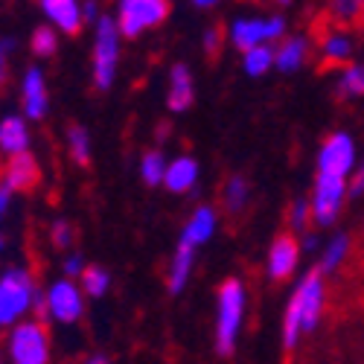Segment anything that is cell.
<instances>
[{
	"instance_id": "1f68e13d",
	"label": "cell",
	"mask_w": 364,
	"mask_h": 364,
	"mask_svg": "<svg viewBox=\"0 0 364 364\" xmlns=\"http://www.w3.org/2000/svg\"><path fill=\"white\" fill-rule=\"evenodd\" d=\"M361 196H364V158H358V166L350 175V198H361Z\"/></svg>"
},
{
	"instance_id": "4fadbf2b",
	"label": "cell",
	"mask_w": 364,
	"mask_h": 364,
	"mask_svg": "<svg viewBox=\"0 0 364 364\" xmlns=\"http://www.w3.org/2000/svg\"><path fill=\"white\" fill-rule=\"evenodd\" d=\"M41 12L50 18L53 26L62 29V33H68V36H79L82 33L85 15H82V6L76 4V0H44Z\"/></svg>"
},
{
	"instance_id": "9c48e42d",
	"label": "cell",
	"mask_w": 364,
	"mask_h": 364,
	"mask_svg": "<svg viewBox=\"0 0 364 364\" xmlns=\"http://www.w3.org/2000/svg\"><path fill=\"white\" fill-rule=\"evenodd\" d=\"M358 166L355 158V140L347 132L329 134L321 149H318V175H332V178H347Z\"/></svg>"
},
{
	"instance_id": "52a82bcc",
	"label": "cell",
	"mask_w": 364,
	"mask_h": 364,
	"mask_svg": "<svg viewBox=\"0 0 364 364\" xmlns=\"http://www.w3.org/2000/svg\"><path fill=\"white\" fill-rule=\"evenodd\" d=\"M286 33V21L280 15H265V18H239L230 26V41L236 50L248 53L257 47H268V41H277Z\"/></svg>"
},
{
	"instance_id": "7c38bea8",
	"label": "cell",
	"mask_w": 364,
	"mask_h": 364,
	"mask_svg": "<svg viewBox=\"0 0 364 364\" xmlns=\"http://www.w3.org/2000/svg\"><path fill=\"white\" fill-rule=\"evenodd\" d=\"M38 178H41V169H38L36 158L29 155V151H23V155L9 158L6 169H4V187H9L12 193H29V190H36Z\"/></svg>"
},
{
	"instance_id": "e0dca14e",
	"label": "cell",
	"mask_w": 364,
	"mask_h": 364,
	"mask_svg": "<svg viewBox=\"0 0 364 364\" xmlns=\"http://www.w3.org/2000/svg\"><path fill=\"white\" fill-rule=\"evenodd\" d=\"M196 181H198V164L187 155H181L169 164L166 178H164V187L169 193H193L196 190Z\"/></svg>"
},
{
	"instance_id": "30bf717a",
	"label": "cell",
	"mask_w": 364,
	"mask_h": 364,
	"mask_svg": "<svg viewBox=\"0 0 364 364\" xmlns=\"http://www.w3.org/2000/svg\"><path fill=\"white\" fill-rule=\"evenodd\" d=\"M50 315L62 323H76L85 312V291L73 280H58L47 289Z\"/></svg>"
},
{
	"instance_id": "ab89813d",
	"label": "cell",
	"mask_w": 364,
	"mask_h": 364,
	"mask_svg": "<svg viewBox=\"0 0 364 364\" xmlns=\"http://www.w3.org/2000/svg\"><path fill=\"white\" fill-rule=\"evenodd\" d=\"M315 248H318V236L306 233V239H303V251H315Z\"/></svg>"
},
{
	"instance_id": "b9f144b4",
	"label": "cell",
	"mask_w": 364,
	"mask_h": 364,
	"mask_svg": "<svg viewBox=\"0 0 364 364\" xmlns=\"http://www.w3.org/2000/svg\"><path fill=\"white\" fill-rule=\"evenodd\" d=\"M87 364H108L102 355H94V358H87Z\"/></svg>"
},
{
	"instance_id": "277c9868",
	"label": "cell",
	"mask_w": 364,
	"mask_h": 364,
	"mask_svg": "<svg viewBox=\"0 0 364 364\" xmlns=\"http://www.w3.org/2000/svg\"><path fill=\"white\" fill-rule=\"evenodd\" d=\"M33 300H36L33 277L21 268H9L0 277V326L15 323L26 309H33Z\"/></svg>"
},
{
	"instance_id": "d6a6232c",
	"label": "cell",
	"mask_w": 364,
	"mask_h": 364,
	"mask_svg": "<svg viewBox=\"0 0 364 364\" xmlns=\"http://www.w3.org/2000/svg\"><path fill=\"white\" fill-rule=\"evenodd\" d=\"M33 312H36V321L47 326V318H53V315H50V303H47V294L36 291V300H33Z\"/></svg>"
},
{
	"instance_id": "2e32d148",
	"label": "cell",
	"mask_w": 364,
	"mask_h": 364,
	"mask_svg": "<svg viewBox=\"0 0 364 364\" xmlns=\"http://www.w3.org/2000/svg\"><path fill=\"white\" fill-rule=\"evenodd\" d=\"M213 230H216V210L213 207H198L190 216L184 233H181V242L190 245V248H201L204 242H210Z\"/></svg>"
},
{
	"instance_id": "836d02e7",
	"label": "cell",
	"mask_w": 364,
	"mask_h": 364,
	"mask_svg": "<svg viewBox=\"0 0 364 364\" xmlns=\"http://www.w3.org/2000/svg\"><path fill=\"white\" fill-rule=\"evenodd\" d=\"M9 50H12V38H0V85L9 76Z\"/></svg>"
},
{
	"instance_id": "f35d334b",
	"label": "cell",
	"mask_w": 364,
	"mask_h": 364,
	"mask_svg": "<svg viewBox=\"0 0 364 364\" xmlns=\"http://www.w3.org/2000/svg\"><path fill=\"white\" fill-rule=\"evenodd\" d=\"M9 196H12V190L0 184V216L6 213V207H9Z\"/></svg>"
},
{
	"instance_id": "603a6c76",
	"label": "cell",
	"mask_w": 364,
	"mask_h": 364,
	"mask_svg": "<svg viewBox=\"0 0 364 364\" xmlns=\"http://www.w3.org/2000/svg\"><path fill=\"white\" fill-rule=\"evenodd\" d=\"M338 100H355L364 97V65H347L336 82Z\"/></svg>"
},
{
	"instance_id": "44dd1931",
	"label": "cell",
	"mask_w": 364,
	"mask_h": 364,
	"mask_svg": "<svg viewBox=\"0 0 364 364\" xmlns=\"http://www.w3.org/2000/svg\"><path fill=\"white\" fill-rule=\"evenodd\" d=\"M321 58L326 68H347V62L353 58V38L347 33H326L321 38Z\"/></svg>"
},
{
	"instance_id": "7402d4cb",
	"label": "cell",
	"mask_w": 364,
	"mask_h": 364,
	"mask_svg": "<svg viewBox=\"0 0 364 364\" xmlns=\"http://www.w3.org/2000/svg\"><path fill=\"white\" fill-rule=\"evenodd\" d=\"M350 251H353V239L347 233H336L326 242V248L321 254V262H318V271L321 274H332V271H338L344 265V259L350 257Z\"/></svg>"
},
{
	"instance_id": "ba28073f",
	"label": "cell",
	"mask_w": 364,
	"mask_h": 364,
	"mask_svg": "<svg viewBox=\"0 0 364 364\" xmlns=\"http://www.w3.org/2000/svg\"><path fill=\"white\" fill-rule=\"evenodd\" d=\"M350 196V184L347 178H332V175H318L315 187H312V219L321 228H329L338 219L344 198Z\"/></svg>"
},
{
	"instance_id": "d4e9b609",
	"label": "cell",
	"mask_w": 364,
	"mask_h": 364,
	"mask_svg": "<svg viewBox=\"0 0 364 364\" xmlns=\"http://www.w3.org/2000/svg\"><path fill=\"white\" fill-rule=\"evenodd\" d=\"M248 193H251V187H248V181L242 178V175L228 178L225 193H222V201H225V210H228V213H239V210L248 204Z\"/></svg>"
},
{
	"instance_id": "83f0119b",
	"label": "cell",
	"mask_w": 364,
	"mask_h": 364,
	"mask_svg": "<svg viewBox=\"0 0 364 364\" xmlns=\"http://www.w3.org/2000/svg\"><path fill=\"white\" fill-rule=\"evenodd\" d=\"M68 151H70V158L79 166H87V161H90V140H87V132L82 126H70L68 129Z\"/></svg>"
},
{
	"instance_id": "3957f363",
	"label": "cell",
	"mask_w": 364,
	"mask_h": 364,
	"mask_svg": "<svg viewBox=\"0 0 364 364\" xmlns=\"http://www.w3.org/2000/svg\"><path fill=\"white\" fill-rule=\"evenodd\" d=\"M119 62V26L114 18H100L97 38H94V85L100 90H108L117 76Z\"/></svg>"
},
{
	"instance_id": "e575fe53",
	"label": "cell",
	"mask_w": 364,
	"mask_h": 364,
	"mask_svg": "<svg viewBox=\"0 0 364 364\" xmlns=\"http://www.w3.org/2000/svg\"><path fill=\"white\" fill-rule=\"evenodd\" d=\"M219 44H222V29L213 26V29H207V36H204V50L210 55H216L219 53Z\"/></svg>"
},
{
	"instance_id": "5b68a950",
	"label": "cell",
	"mask_w": 364,
	"mask_h": 364,
	"mask_svg": "<svg viewBox=\"0 0 364 364\" xmlns=\"http://www.w3.org/2000/svg\"><path fill=\"white\" fill-rule=\"evenodd\" d=\"M12 364H47L50 361V332L38 321H23L9 336Z\"/></svg>"
},
{
	"instance_id": "ffe728a7",
	"label": "cell",
	"mask_w": 364,
	"mask_h": 364,
	"mask_svg": "<svg viewBox=\"0 0 364 364\" xmlns=\"http://www.w3.org/2000/svg\"><path fill=\"white\" fill-rule=\"evenodd\" d=\"M26 143H29V132H26V123L21 117H4L0 119V151L6 155H23L26 151Z\"/></svg>"
},
{
	"instance_id": "60d3db41",
	"label": "cell",
	"mask_w": 364,
	"mask_h": 364,
	"mask_svg": "<svg viewBox=\"0 0 364 364\" xmlns=\"http://www.w3.org/2000/svg\"><path fill=\"white\" fill-rule=\"evenodd\" d=\"M213 0H196V9H213Z\"/></svg>"
},
{
	"instance_id": "ac0fdd59",
	"label": "cell",
	"mask_w": 364,
	"mask_h": 364,
	"mask_svg": "<svg viewBox=\"0 0 364 364\" xmlns=\"http://www.w3.org/2000/svg\"><path fill=\"white\" fill-rule=\"evenodd\" d=\"M306 55H309V41L303 38V36H291V38H286V41L274 50V68H277L280 73H294V70L303 68Z\"/></svg>"
},
{
	"instance_id": "8fae6325",
	"label": "cell",
	"mask_w": 364,
	"mask_h": 364,
	"mask_svg": "<svg viewBox=\"0 0 364 364\" xmlns=\"http://www.w3.org/2000/svg\"><path fill=\"white\" fill-rule=\"evenodd\" d=\"M300 262V242L294 233H280L268 248V277L271 280H289Z\"/></svg>"
},
{
	"instance_id": "9a60e30c",
	"label": "cell",
	"mask_w": 364,
	"mask_h": 364,
	"mask_svg": "<svg viewBox=\"0 0 364 364\" xmlns=\"http://www.w3.org/2000/svg\"><path fill=\"white\" fill-rule=\"evenodd\" d=\"M169 111L181 114L193 105V73L187 65H175L169 73V97H166Z\"/></svg>"
},
{
	"instance_id": "74e56055",
	"label": "cell",
	"mask_w": 364,
	"mask_h": 364,
	"mask_svg": "<svg viewBox=\"0 0 364 364\" xmlns=\"http://www.w3.org/2000/svg\"><path fill=\"white\" fill-rule=\"evenodd\" d=\"M82 15H85V21H97V23H100V18H102L97 4H85V6H82Z\"/></svg>"
},
{
	"instance_id": "8d00e7d4",
	"label": "cell",
	"mask_w": 364,
	"mask_h": 364,
	"mask_svg": "<svg viewBox=\"0 0 364 364\" xmlns=\"http://www.w3.org/2000/svg\"><path fill=\"white\" fill-rule=\"evenodd\" d=\"M332 12L344 15L341 21H355L353 15H358V12H361V4H336V6H332Z\"/></svg>"
},
{
	"instance_id": "7a4b0ae2",
	"label": "cell",
	"mask_w": 364,
	"mask_h": 364,
	"mask_svg": "<svg viewBox=\"0 0 364 364\" xmlns=\"http://www.w3.org/2000/svg\"><path fill=\"white\" fill-rule=\"evenodd\" d=\"M242 321H245V286L236 277H228L216 291V350L219 355H230L236 350Z\"/></svg>"
},
{
	"instance_id": "5bb4252c",
	"label": "cell",
	"mask_w": 364,
	"mask_h": 364,
	"mask_svg": "<svg viewBox=\"0 0 364 364\" xmlns=\"http://www.w3.org/2000/svg\"><path fill=\"white\" fill-rule=\"evenodd\" d=\"M21 97H23V114L29 119H41L47 114V85H44V73L38 68H29L23 73V87H21Z\"/></svg>"
},
{
	"instance_id": "f1b7e54d",
	"label": "cell",
	"mask_w": 364,
	"mask_h": 364,
	"mask_svg": "<svg viewBox=\"0 0 364 364\" xmlns=\"http://www.w3.org/2000/svg\"><path fill=\"white\" fill-rule=\"evenodd\" d=\"M29 47H33V53H36V55H41V58L53 55V53H55V47H58L55 26H47V23L36 26V33H33V41H29Z\"/></svg>"
},
{
	"instance_id": "484cf974",
	"label": "cell",
	"mask_w": 364,
	"mask_h": 364,
	"mask_svg": "<svg viewBox=\"0 0 364 364\" xmlns=\"http://www.w3.org/2000/svg\"><path fill=\"white\" fill-rule=\"evenodd\" d=\"M242 68H245L248 76H265L271 68H274V50L257 47V50L242 53Z\"/></svg>"
},
{
	"instance_id": "7bdbcfd3",
	"label": "cell",
	"mask_w": 364,
	"mask_h": 364,
	"mask_svg": "<svg viewBox=\"0 0 364 364\" xmlns=\"http://www.w3.org/2000/svg\"><path fill=\"white\" fill-rule=\"evenodd\" d=\"M0 245H4V239H0Z\"/></svg>"
},
{
	"instance_id": "6da1fadb",
	"label": "cell",
	"mask_w": 364,
	"mask_h": 364,
	"mask_svg": "<svg viewBox=\"0 0 364 364\" xmlns=\"http://www.w3.org/2000/svg\"><path fill=\"white\" fill-rule=\"evenodd\" d=\"M323 303H326V286L323 274L318 268H312L303 277L286 306V321H283V347L294 350L297 341L303 338V332H312L323 315Z\"/></svg>"
},
{
	"instance_id": "4316f807",
	"label": "cell",
	"mask_w": 364,
	"mask_h": 364,
	"mask_svg": "<svg viewBox=\"0 0 364 364\" xmlns=\"http://www.w3.org/2000/svg\"><path fill=\"white\" fill-rule=\"evenodd\" d=\"M108 283H111V277H108L105 268H100V265H87L85 268V274H82V291L87 297H102L108 291Z\"/></svg>"
},
{
	"instance_id": "4dcf8cb0",
	"label": "cell",
	"mask_w": 364,
	"mask_h": 364,
	"mask_svg": "<svg viewBox=\"0 0 364 364\" xmlns=\"http://www.w3.org/2000/svg\"><path fill=\"white\" fill-rule=\"evenodd\" d=\"M70 242H73V225L55 222L53 225V245L55 248H70Z\"/></svg>"
},
{
	"instance_id": "8992f818",
	"label": "cell",
	"mask_w": 364,
	"mask_h": 364,
	"mask_svg": "<svg viewBox=\"0 0 364 364\" xmlns=\"http://www.w3.org/2000/svg\"><path fill=\"white\" fill-rule=\"evenodd\" d=\"M169 12L172 6L164 4V0H123L117 9V26L126 38H134L146 29L164 23Z\"/></svg>"
},
{
	"instance_id": "d6986e66",
	"label": "cell",
	"mask_w": 364,
	"mask_h": 364,
	"mask_svg": "<svg viewBox=\"0 0 364 364\" xmlns=\"http://www.w3.org/2000/svg\"><path fill=\"white\" fill-rule=\"evenodd\" d=\"M193 262H196V248L184 245V242H178V251L169 262V274H166V289L172 294H178L181 289L187 286L190 280V271H193Z\"/></svg>"
},
{
	"instance_id": "d590c367",
	"label": "cell",
	"mask_w": 364,
	"mask_h": 364,
	"mask_svg": "<svg viewBox=\"0 0 364 364\" xmlns=\"http://www.w3.org/2000/svg\"><path fill=\"white\" fill-rule=\"evenodd\" d=\"M85 268H87V265H85L79 257H68V259H65V274H68V277H82Z\"/></svg>"
},
{
	"instance_id": "cb8c5ba5",
	"label": "cell",
	"mask_w": 364,
	"mask_h": 364,
	"mask_svg": "<svg viewBox=\"0 0 364 364\" xmlns=\"http://www.w3.org/2000/svg\"><path fill=\"white\" fill-rule=\"evenodd\" d=\"M166 169H169V164H166V158H164V151H158V149L146 151L143 161H140V175H143V181H146L149 187L164 184Z\"/></svg>"
},
{
	"instance_id": "f546056e",
	"label": "cell",
	"mask_w": 364,
	"mask_h": 364,
	"mask_svg": "<svg viewBox=\"0 0 364 364\" xmlns=\"http://www.w3.org/2000/svg\"><path fill=\"white\" fill-rule=\"evenodd\" d=\"M309 222H315L312 219V201L309 198H297L294 204H291V210H289V225H291V230L294 233H303L309 228Z\"/></svg>"
}]
</instances>
